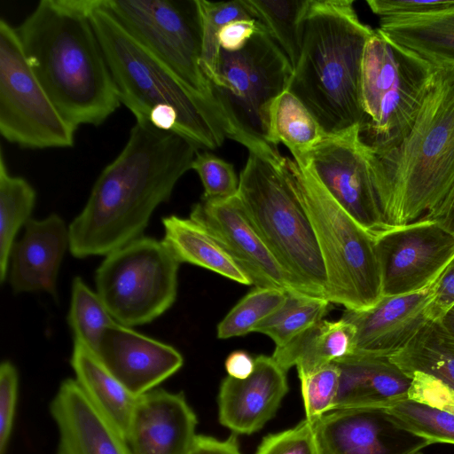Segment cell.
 Instances as JSON below:
<instances>
[{
    "label": "cell",
    "instance_id": "obj_20",
    "mask_svg": "<svg viewBox=\"0 0 454 454\" xmlns=\"http://www.w3.org/2000/svg\"><path fill=\"white\" fill-rule=\"evenodd\" d=\"M286 372L272 356L260 355L247 379H223L217 398L221 425L235 434H252L262 428L288 392Z\"/></svg>",
    "mask_w": 454,
    "mask_h": 454
},
{
    "label": "cell",
    "instance_id": "obj_12",
    "mask_svg": "<svg viewBox=\"0 0 454 454\" xmlns=\"http://www.w3.org/2000/svg\"><path fill=\"white\" fill-rule=\"evenodd\" d=\"M75 129L59 113L28 64L16 28L0 20V133L26 149L68 148Z\"/></svg>",
    "mask_w": 454,
    "mask_h": 454
},
{
    "label": "cell",
    "instance_id": "obj_1",
    "mask_svg": "<svg viewBox=\"0 0 454 454\" xmlns=\"http://www.w3.org/2000/svg\"><path fill=\"white\" fill-rule=\"evenodd\" d=\"M200 149L175 131L136 121L121 152L100 173L69 226L76 258L106 255L142 236Z\"/></svg>",
    "mask_w": 454,
    "mask_h": 454
},
{
    "label": "cell",
    "instance_id": "obj_50",
    "mask_svg": "<svg viewBox=\"0 0 454 454\" xmlns=\"http://www.w3.org/2000/svg\"><path fill=\"white\" fill-rule=\"evenodd\" d=\"M418 454H422V453L420 452V453H418Z\"/></svg>",
    "mask_w": 454,
    "mask_h": 454
},
{
    "label": "cell",
    "instance_id": "obj_31",
    "mask_svg": "<svg viewBox=\"0 0 454 454\" xmlns=\"http://www.w3.org/2000/svg\"><path fill=\"white\" fill-rule=\"evenodd\" d=\"M308 0H244L253 18L259 20L288 58L293 69L301 51V20Z\"/></svg>",
    "mask_w": 454,
    "mask_h": 454
},
{
    "label": "cell",
    "instance_id": "obj_33",
    "mask_svg": "<svg viewBox=\"0 0 454 454\" xmlns=\"http://www.w3.org/2000/svg\"><path fill=\"white\" fill-rule=\"evenodd\" d=\"M67 321L74 340L96 353L105 331L117 323L105 303L80 278L72 282L71 302Z\"/></svg>",
    "mask_w": 454,
    "mask_h": 454
},
{
    "label": "cell",
    "instance_id": "obj_18",
    "mask_svg": "<svg viewBox=\"0 0 454 454\" xmlns=\"http://www.w3.org/2000/svg\"><path fill=\"white\" fill-rule=\"evenodd\" d=\"M430 286L402 295L382 296L372 308L344 310L341 318L355 328L352 355L390 357L405 348L430 321Z\"/></svg>",
    "mask_w": 454,
    "mask_h": 454
},
{
    "label": "cell",
    "instance_id": "obj_47",
    "mask_svg": "<svg viewBox=\"0 0 454 454\" xmlns=\"http://www.w3.org/2000/svg\"><path fill=\"white\" fill-rule=\"evenodd\" d=\"M149 122L159 129L176 132L178 114L174 107L160 105L151 111Z\"/></svg>",
    "mask_w": 454,
    "mask_h": 454
},
{
    "label": "cell",
    "instance_id": "obj_45",
    "mask_svg": "<svg viewBox=\"0 0 454 454\" xmlns=\"http://www.w3.org/2000/svg\"><path fill=\"white\" fill-rule=\"evenodd\" d=\"M187 454H242L237 436L232 434L225 440L197 434Z\"/></svg>",
    "mask_w": 454,
    "mask_h": 454
},
{
    "label": "cell",
    "instance_id": "obj_17",
    "mask_svg": "<svg viewBox=\"0 0 454 454\" xmlns=\"http://www.w3.org/2000/svg\"><path fill=\"white\" fill-rule=\"evenodd\" d=\"M95 354L136 396L154 389L184 364L174 347L119 323L105 331Z\"/></svg>",
    "mask_w": 454,
    "mask_h": 454
},
{
    "label": "cell",
    "instance_id": "obj_30",
    "mask_svg": "<svg viewBox=\"0 0 454 454\" xmlns=\"http://www.w3.org/2000/svg\"><path fill=\"white\" fill-rule=\"evenodd\" d=\"M36 193L23 177L8 172L0 153V282L9 271L10 257L20 229L31 219Z\"/></svg>",
    "mask_w": 454,
    "mask_h": 454
},
{
    "label": "cell",
    "instance_id": "obj_46",
    "mask_svg": "<svg viewBox=\"0 0 454 454\" xmlns=\"http://www.w3.org/2000/svg\"><path fill=\"white\" fill-rule=\"evenodd\" d=\"M224 365L228 376L245 380L254 370V359L244 350H235L227 356Z\"/></svg>",
    "mask_w": 454,
    "mask_h": 454
},
{
    "label": "cell",
    "instance_id": "obj_36",
    "mask_svg": "<svg viewBox=\"0 0 454 454\" xmlns=\"http://www.w3.org/2000/svg\"><path fill=\"white\" fill-rule=\"evenodd\" d=\"M287 293L276 288L255 287L245 295L217 325V337L229 339L253 332L261 321L278 310Z\"/></svg>",
    "mask_w": 454,
    "mask_h": 454
},
{
    "label": "cell",
    "instance_id": "obj_38",
    "mask_svg": "<svg viewBox=\"0 0 454 454\" xmlns=\"http://www.w3.org/2000/svg\"><path fill=\"white\" fill-rule=\"evenodd\" d=\"M192 169L198 174L202 183L204 193L201 199L223 200L238 194L239 177L231 163L209 152L198 151Z\"/></svg>",
    "mask_w": 454,
    "mask_h": 454
},
{
    "label": "cell",
    "instance_id": "obj_44",
    "mask_svg": "<svg viewBox=\"0 0 454 454\" xmlns=\"http://www.w3.org/2000/svg\"><path fill=\"white\" fill-rule=\"evenodd\" d=\"M266 27L255 19L239 20L226 24L218 35L220 50L234 52L246 46L252 36Z\"/></svg>",
    "mask_w": 454,
    "mask_h": 454
},
{
    "label": "cell",
    "instance_id": "obj_27",
    "mask_svg": "<svg viewBox=\"0 0 454 454\" xmlns=\"http://www.w3.org/2000/svg\"><path fill=\"white\" fill-rule=\"evenodd\" d=\"M162 225L161 241L180 263L188 262L235 282L251 285L247 275L203 226L190 217L175 215L162 218Z\"/></svg>",
    "mask_w": 454,
    "mask_h": 454
},
{
    "label": "cell",
    "instance_id": "obj_39",
    "mask_svg": "<svg viewBox=\"0 0 454 454\" xmlns=\"http://www.w3.org/2000/svg\"><path fill=\"white\" fill-rule=\"evenodd\" d=\"M254 454H323L316 421L304 419L295 427L263 437Z\"/></svg>",
    "mask_w": 454,
    "mask_h": 454
},
{
    "label": "cell",
    "instance_id": "obj_34",
    "mask_svg": "<svg viewBox=\"0 0 454 454\" xmlns=\"http://www.w3.org/2000/svg\"><path fill=\"white\" fill-rule=\"evenodd\" d=\"M201 27V68L211 82L216 76L220 46L218 35L228 23L254 19L244 0L209 2L196 0Z\"/></svg>",
    "mask_w": 454,
    "mask_h": 454
},
{
    "label": "cell",
    "instance_id": "obj_43",
    "mask_svg": "<svg viewBox=\"0 0 454 454\" xmlns=\"http://www.w3.org/2000/svg\"><path fill=\"white\" fill-rule=\"evenodd\" d=\"M430 291L427 314L430 321H440L454 305V257L432 283Z\"/></svg>",
    "mask_w": 454,
    "mask_h": 454
},
{
    "label": "cell",
    "instance_id": "obj_3",
    "mask_svg": "<svg viewBox=\"0 0 454 454\" xmlns=\"http://www.w3.org/2000/svg\"><path fill=\"white\" fill-rule=\"evenodd\" d=\"M377 154L389 228L437 221L449 212L454 202V67L436 68L407 135L396 146Z\"/></svg>",
    "mask_w": 454,
    "mask_h": 454
},
{
    "label": "cell",
    "instance_id": "obj_2",
    "mask_svg": "<svg viewBox=\"0 0 454 454\" xmlns=\"http://www.w3.org/2000/svg\"><path fill=\"white\" fill-rule=\"evenodd\" d=\"M100 0H42L16 28L26 59L75 129L98 126L121 106L90 19Z\"/></svg>",
    "mask_w": 454,
    "mask_h": 454
},
{
    "label": "cell",
    "instance_id": "obj_29",
    "mask_svg": "<svg viewBox=\"0 0 454 454\" xmlns=\"http://www.w3.org/2000/svg\"><path fill=\"white\" fill-rule=\"evenodd\" d=\"M389 359L410 378L419 372L454 388V337L439 321H428L405 348Z\"/></svg>",
    "mask_w": 454,
    "mask_h": 454
},
{
    "label": "cell",
    "instance_id": "obj_16",
    "mask_svg": "<svg viewBox=\"0 0 454 454\" xmlns=\"http://www.w3.org/2000/svg\"><path fill=\"white\" fill-rule=\"evenodd\" d=\"M316 431L323 454H418L431 444L385 408L333 410L316 420Z\"/></svg>",
    "mask_w": 454,
    "mask_h": 454
},
{
    "label": "cell",
    "instance_id": "obj_15",
    "mask_svg": "<svg viewBox=\"0 0 454 454\" xmlns=\"http://www.w3.org/2000/svg\"><path fill=\"white\" fill-rule=\"evenodd\" d=\"M190 218L214 237L251 285L296 292L254 229L238 194L223 200L201 199L193 205Z\"/></svg>",
    "mask_w": 454,
    "mask_h": 454
},
{
    "label": "cell",
    "instance_id": "obj_8",
    "mask_svg": "<svg viewBox=\"0 0 454 454\" xmlns=\"http://www.w3.org/2000/svg\"><path fill=\"white\" fill-rule=\"evenodd\" d=\"M431 63L378 28L367 40L361 65L360 136L377 153L396 146L414 123L434 72Z\"/></svg>",
    "mask_w": 454,
    "mask_h": 454
},
{
    "label": "cell",
    "instance_id": "obj_23",
    "mask_svg": "<svg viewBox=\"0 0 454 454\" xmlns=\"http://www.w3.org/2000/svg\"><path fill=\"white\" fill-rule=\"evenodd\" d=\"M333 363L340 372L334 410L387 409L408 398L411 378L389 357L350 355Z\"/></svg>",
    "mask_w": 454,
    "mask_h": 454
},
{
    "label": "cell",
    "instance_id": "obj_25",
    "mask_svg": "<svg viewBox=\"0 0 454 454\" xmlns=\"http://www.w3.org/2000/svg\"><path fill=\"white\" fill-rule=\"evenodd\" d=\"M354 326L342 319H322L286 344L276 347L273 359L285 371L295 366L298 374L314 372L354 352Z\"/></svg>",
    "mask_w": 454,
    "mask_h": 454
},
{
    "label": "cell",
    "instance_id": "obj_5",
    "mask_svg": "<svg viewBox=\"0 0 454 454\" xmlns=\"http://www.w3.org/2000/svg\"><path fill=\"white\" fill-rule=\"evenodd\" d=\"M90 19L120 101L132 113L136 121H149L151 111L166 105L177 112L176 133L200 149H215L226 137L233 139L232 130L217 105L190 90L100 4Z\"/></svg>",
    "mask_w": 454,
    "mask_h": 454
},
{
    "label": "cell",
    "instance_id": "obj_11",
    "mask_svg": "<svg viewBox=\"0 0 454 454\" xmlns=\"http://www.w3.org/2000/svg\"><path fill=\"white\" fill-rule=\"evenodd\" d=\"M100 8L190 90L217 105L200 65L201 27L196 0H101Z\"/></svg>",
    "mask_w": 454,
    "mask_h": 454
},
{
    "label": "cell",
    "instance_id": "obj_28",
    "mask_svg": "<svg viewBox=\"0 0 454 454\" xmlns=\"http://www.w3.org/2000/svg\"><path fill=\"white\" fill-rule=\"evenodd\" d=\"M327 136L320 124L288 90L276 97L266 111V141L278 148L285 145L294 160L306 163L309 153Z\"/></svg>",
    "mask_w": 454,
    "mask_h": 454
},
{
    "label": "cell",
    "instance_id": "obj_48",
    "mask_svg": "<svg viewBox=\"0 0 454 454\" xmlns=\"http://www.w3.org/2000/svg\"><path fill=\"white\" fill-rule=\"evenodd\" d=\"M439 322L454 337V305L446 312Z\"/></svg>",
    "mask_w": 454,
    "mask_h": 454
},
{
    "label": "cell",
    "instance_id": "obj_7",
    "mask_svg": "<svg viewBox=\"0 0 454 454\" xmlns=\"http://www.w3.org/2000/svg\"><path fill=\"white\" fill-rule=\"evenodd\" d=\"M281 163L249 152L239 174L238 195L254 229L295 291L326 299L327 275L319 244Z\"/></svg>",
    "mask_w": 454,
    "mask_h": 454
},
{
    "label": "cell",
    "instance_id": "obj_32",
    "mask_svg": "<svg viewBox=\"0 0 454 454\" xmlns=\"http://www.w3.org/2000/svg\"><path fill=\"white\" fill-rule=\"evenodd\" d=\"M331 302L319 297L298 292L287 293L285 303L270 316L258 323L253 332L268 335L281 347L321 321Z\"/></svg>",
    "mask_w": 454,
    "mask_h": 454
},
{
    "label": "cell",
    "instance_id": "obj_10",
    "mask_svg": "<svg viewBox=\"0 0 454 454\" xmlns=\"http://www.w3.org/2000/svg\"><path fill=\"white\" fill-rule=\"evenodd\" d=\"M179 265L161 240L141 236L106 255L95 273L97 293L117 323L145 325L175 302Z\"/></svg>",
    "mask_w": 454,
    "mask_h": 454
},
{
    "label": "cell",
    "instance_id": "obj_6",
    "mask_svg": "<svg viewBox=\"0 0 454 454\" xmlns=\"http://www.w3.org/2000/svg\"><path fill=\"white\" fill-rule=\"evenodd\" d=\"M282 171L313 226L327 275V297L346 309L373 307L382 297L375 236L333 198L309 161L284 157Z\"/></svg>",
    "mask_w": 454,
    "mask_h": 454
},
{
    "label": "cell",
    "instance_id": "obj_22",
    "mask_svg": "<svg viewBox=\"0 0 454 454\" xmlns=\"http://www.w3.org/2000/svg\"><path fill=\"white\" fill-rule=\"evenodd\" d=\"M69 243V226L59 215L30 219L10 257L8 275L12 291H43L56 296L59 270Z\"/></svg>",
    "mask_w": 454,
    "mask_h": 454
},
{
    "label": "cell",
    "instance_id": "obj_49",
    "mask_svg": "<svg viewBox=\"0 0 454 454\" xmlns=\"http://www.w3.org/2000/svg\"><path fill=\"white\" fill-rule=\"evenodd\" d=\"M445 229L454 234V202L449 212L440 220H437Z\"/></svg>",
    "mask_w": 454,
    "mask_h": 454
},
{
    "label": "cell",
    "instance_id": "obj_35",
    "mask_svg": "<svg viewBox=\"0 0 454 454\" xmlns=\"http://www.w3.org/2000/svg\"><path fill=\"white\" fill-rule=\"evenodd\" d=\"M387 410L399 427L431 444H454V415L410 398L401 400Z\"/></svg>",
    "mask_w": 454,
    "mask_h": 454
},
{
    "label": "cell",
    "instance_id": "obj_13",
    "mask_svg": "<svg viewBox=\"0 0 454 454\" xmlns=\"http://www.w3.org/2000/svg\"><path fill=\"white\" fill-rule=\"evenodd\" d=\"M308 161L340 207L374 236L386 231L385 182L376 152L360 136V125L327 135Z\"/></svg>",
    "mask_w": 454,
    "mask_h": 454
},
{
    "label": "cell",
    "instance_id": "obj_19",
    "mask_svg": "<svg viewBox=\"0 0 454 454\" xmlns=\"http://www.w3.org/2000/svg\"><path fill=\"white\" fill-rule=\"evenodd\" d=\"M196 426L183 394L154 388L137 396L126 440L132 454H187Z\"/></svg>",
    "mask_w": 454,
    "mask_h": 454
},
{
    "label": "cell",
    "instance_id": "obj_37",
    "mask_svg": "<svg viewBox=\"0 0 454 454\" xmlns=\"http://www.w3.org/2000/svg\"><path fill=\"white\" fill-rule=\"evenodd\" d=\"M298 376L306 419L316 421L334 410L340 376V369L335 363Z\"/></svg>",
    "mask_w": 454,
    "mask_h": 454
},
{
    "label": "cell",
    "instance_id": "obj_21",
    "mask_svg": "<svg viewBox=\"0 0 454 454\" xmlns=\"http://www.w3.org/2000/svg\"><path fill=\"white\" fill-rule=\"evenodd\" d=\"M50 412L59 431L57 454H132L126 437L74 379L60 384Z\"/></svg>",
    "mask_w": 454,
    "mask_h": 454
},
{
    "label": "cell",
    "instance_id": "obj_40",
    "mask_svg": "<svg viewBox=\"0 0 454 454\" xmlns=\"http://www.w3.org/2000/svg\"><path fill=\"white\" fill-rule=\"evenodd\" d=\"M19 375L8 360L0 365V454H6L16 413Z\"/></svg>",
    "mask_w": 454,
    "mask_h": 454
},
{
    "label": "cell",
    "instance_id": "obj_14",
    "mask_svg": "<svg viewBox=\"0 0 454 454\" xmlns=\"http://www.w3.org/2000/svg\"><path fill=\"white\" fill-rule=\"evenodd\" d=\"M375 239L382 296L427 288L454 257V234L436 220L391 227Z\"/></svg>",
    "mask_w": 454,
    "mask_h": 454
},
{
    "label": "cell",
    "instance_id": "obj_24",
    "mask_svg": "<svg viewBox=\"0 0 454 454\" xmlns=\"http://www.w3.org/2000/svg\"><path fill=\"white\" fill-rule=\"evenodd\" d=\"M378 30L436 68L454 67V4L427 13L380 20Z\"/></svg>",
    "mask_w": 454,
    "mask_h": 454
},
{
    "label": "cell",
    "instance_id": "obj_9",
    "mask_svg": "<svg viewBox=\"0 0 454 454\" xmlns=\"http://www.w3.org/2000/svg\"><path fill=\"white\" fill-rule=\"evenodd\" d=\"M293 67L267 29L254 34L238 51H220L214 98L233 140L276 164L284 156L266 141V111L287 90Z\"/></svg>",
    "mask_w": 454,
    "mask_h": 454
},
{
    "label": "cell",
    "instance_id": "obj_26",
    "mask_svg": "<svg viewBox=\"0 0 454 454\" xmlns=\"http://www.w3.org/2000/svg\"><path fill=\"white\" fill-rule=\"evenodd\" d=\"M71 365L75 380L95 406L126 437L137 396L132 395L94 352L74 340Z\"/></svg>",
    "mask_w": 454,
    "mask_h": 454
},
{
    "label": "cell",
    "instance_id": "obj_42",
    "mask_svg": "<svg viewBox=\"0 0 454 454\" xmlns=\"http://www.w3.org/2000/svg\"><path fill=\"white\" fill-rule=\"evenodd\" d=\"M366 4L380 20H387L444 9L453 5L454 0H368Z\"/></svg>",
    "mask_w": 454,
    "mask_h": 454
},
{
    "label": "cell",
    "instance_id": "obj_41",
    "mask_svg": "<svg viewBox=\"0 0 454 454\" xmlns=\"http://www.w3.org/2000/svg\"><path fill=\"white\" fill-rule=\"evenodd\" d=\"M408 398L454 415V388L427 373L411 374Z\"/></svg>",
    "mask_w": 454,
    "mask_h": 454
},
{
    "label": "cell",
    "instance_id": "obj_4",
    "mask_svg": "<svg viewBox=\"0 0 454 454\" xmlns=\"http://www.w3.org/2000/svg\"><path fill=\"white\" fill-rule=\"evenodd\" d=\"M301 51L287 90L327 135L361 125V65L374 29L363 23L352 0H308Z\"/></svg>",
    "mask_w": 454,
    "mask_h": 454
}]
</instances>
